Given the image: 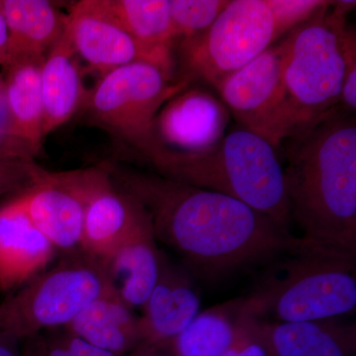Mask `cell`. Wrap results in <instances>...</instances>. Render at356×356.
Instances as JSON below:
<instances>
[{
  "instance_id": "24",
  "label": "cell",
  "mask_w": 356,
  "mask_h": 356,
  "mask_svg": "<svg viewBox=\"0 0 356 356\" xmlns=\"http://www.w3.org/2000/svg\"><path fill=\"white\" fill-rule=\"evenodd\" d=\"M229 0H170V11L178 42L205 32ZM177 42V43H178Z\"/></svg>"
},
{
  "instance_id": "32",
  "label": "cell",
  "mask_w": 356,
  "mask_h": 356,
  "mask_svg": "<svg viewBox=\"0 0 356 356\" xmlns=\"http://www.w3.org/2000/svg\"><path fill=\"white\" fill-rule=\"evenodd\" d=\"M161 348H152V346H140L135 350L124 356H168L163 355Z\"/></svg>"
},
{
  "instance_id": "21",
  "label": "cell",
  "mask_w": 356,
  "mask_h": 356,
  "mask_svg": "<svg viewBox=\"0 0 356 356\" xmlns=\"http://www.w3.org/2000/svg\"><path fill=\"white\" fill-rule=\"evenodd\" d=\"M44 57H19L6 65V102L9 131L36 151L43 134L41 67Z\"/></svg>"
},
{
  "instance_id": "30",
  "label": "cell",
  "mask_w": 356,
  "mask_h": 356,
  "mask_svg": "<svg viewBox=\"0 0 356 356\" xmlns=\"http://www.w3.org/2000/svg\"><path fill=\"white\" fill-rule=\"evenodd\" d=\"M10 60V40L3 14L0 11V65L6 67Z\"/></svg>"
},
{
  "instance_id": "11",
  "label": "cell",
  "mask_w": 356,
  "mask_h": 356,
  "mask_svg": "<svg viewBox=\"0 0 356 356\" xmlns=\"http://www.w3.org/2000/svg\"><path fill=\"white\" fill-rule=\"evenodd\" d=\"M84 207L81 250L104 261L129 236L151 222L138 199L121 188L111 175V166L60 172Z\"/></svg>"
},
{
  "instance_id": "23",
  "label": "cell",
  "mask_w": 356,
  "mask_h": 356,
  "mask_svg": "<svg viewBox=\"0 0 356 356\" xmlns=\"http://www.w3.org/2000/svg\"><path fill=\"white\" fill-rule=\"evenodd\" d=\"M110 13L140 44L156 50L173 51L178 39L170 0H104Z\"/></svg>"
},
{
  "instance_id": "3",
  "label": "cell",
  "mask_w": 356,
  "mask_h": 356,
  "mask_svg": "<svg viewBox=\"0 0 356 356\" xmlns=\"http://www.w3.org/2000/svg\"><path fill=\"white\" fill-rule=\"evenodd\" d=\"M356 254L313 245L264 267L247 298L264 320H327L356 309Z\"/></svg>"
},
{
  "instance_id": "8",
  "label": "cell",
  "mask_w": 356,
  "mask_h": 356,
  "mask_svg": "<svg viewBox=\"0 0 356 356\" xmlns=\"http://www.w3.org/2000/svg\"><path fill=\"white\" fill-rule=\"evenodd\" d=\"M187 86L158 65L132 63L100 76L83 107L89 122L113 134L147 159L154 149L156 115Z\"/></svg>"
},
{
  "instance_id": "14",
  "label": "cell",
  "mask_w": 356,
  "mask_h": 356,
  "mask_svg": "<svg viewBox=\"0 0 356 356\" xmlns=\"http://www.w3.org/2000/svg\"><path fill=\"white\" fill-rule=\"evenodd\" d=\"M19 197L30 220L63 254L81 250L84 207L60 172L40 170L34 184Z\"/></svg>"
},
{
  "instance_id": "13",
  "label": "cell",
  "mask_w": 356,
  "mask_h": 356,
  "mask_svg": "<svg viewBox=\"0 0 356 356\" xmlns=\"http://www.w3.org/2000/svg\"><path fill=\"white\" fill-rule=\"evenodd\" d=\"M200 307L194 276L161 250L158 280L140 316L143 346H168L198 315Z\"/></svg>"
},
{
  "instance_id": "7",
  "label": "cell",
  "mask_w": 356,
  "mask_h": 356,
  "mask_svg": "<svg viewBox=\"0 0 356 356\" xmlns=\"http://www.w3.org/2000/svg\"><path fill=\"white\" fill-rule=\"evenodd\" d=\"M276 42L266 0H229L205 32L178 42L177 81L214 90Z\"/></svg>"
},
{
  "instance_id": "5",
  "label": "cell",
  "mask_w": 356,
  "mask_h": 356,
  "mask_svg": "<svg viewBox=\"0 0 356 356\" xmlns=\"http://www.w3.org/2000/svg\"><path fill=\"white\" fill-rule=\"evenodd\" d=\"M346 27V18L332 13L327 1L287 35L283 84L288 139L313 127L339 106Z\"/></svg>"
},
{
  "instance_id": "15",
  "label": "cell",
  "mask_w": 356,
  "mask_h": 356,
  "mask_svg": "<svg viewBox=\"0 0 356 356\" xmlns=\"http://www.w3.org/2000/svg\"><path fill=\"white\" fill-rule=\"evenodd\" d=\"M57 250L35 227L19 196L0 208V290L14 292L53 261Z\"/></svg>"
},
{
  "instance_id": "4",
  "label": "cell",
  "mask_w": 356,
  "mask_h": 356,
  "mask_svg": "<svg viewBox=\"0 0 356 356\" xmlns=\"http://www.w3.org/2000/svg\"><path fill=\"white\" fill-rule=\"evenodd\" d=\"M156 173L226 194L289 229V200L277 149L248 129L238 125L208 153L165 161Z\"/></svg>"
},
{
  "instance_id": "19",
  "label": "cell",
  "mask_w": 356,
  "mask_h": 356,
  "mask_svg": "<svg viewBox=\"0 0 356 356\" xmlns=\"http://www.w3.org/2000/svg\"><path fill=\"white\" fill-rule=\"evenodd\" d=\"M264 321L274 356L355 355V324L339 318L292 323Z\"/></svg>"
},
{
  "instance_id": "16",
  "label": "cell",
  "mask_w": 356,
  "mask_h": 356,
  "mask_svg": "<svg viewBox=\"0 0 356 356\" xmlns=\"http://www.w3.org/2000/svg\"><path fill=\"white\" fill-rule=\"evenodd\" d=\"M161 250L152 222L137 229L102 261L109 286L131 309H142L153 291Z\"/></svg>"
},
{
  "instance_id": "26",
  "label": "cell",
  "mask_w": 356,
  "mask_h": 356,
  "mask_svg": "<svg viewBox=\"0 0 356 356\" xmlns=\"http://www.w3.org/2000/svg\"><path fill=\"white\" fill-rule=\"evenodd\" d=\"M273 14L276 40L311 19L327 3L325 0H266Z\"/></svg>"
},
{
  "instance_id": "28",
  "label": "cell",
  "mask_w": 356,
  "mask_h": 356,
  "mask_svg": "<svg viewBox=\"0 0 356 356\" xmlns=\"http://www.w3.org/2000/svg\"><path fill=\"white\" fill-rule=\"evenodd\" d=\"M62 329L48 330L23 339L20 341L22 356H72Z\"/></svg>"
},
{
  "instance_id": "31",
  "label": "cell",
  "mask_w": 356,
  "mask_h": 356,
  "mask_svg": "<svg viewBox=\"0 0 356 356\" xmlns=\"http://www.w3.org/2000/svg\"><path fill=\"white\" fill-rule=\"evenodd\" d=\"M19 341L0 334V356H22Z\"/></svg>"
},
{
  "instance_id": "1",
  "label": "cell",
  "mask_w": 356,
  "mask_h": 356,
  "mask_svg": "<svg viewBox=\"0 0 356 356\" xmlns=\"http://www.w3.org/2000/svg\"><path fill=\"white\" fill-rule=\"evenodd\" d=\"M111 175L147 211L156 242L203 282H221L316 245L226 194L156 172L111 168Z\"/></svg>"
},
{
  "instance_id": "6",
  "label": "cell",
  "mask_w": 356,
  "mask_h": 356,
  "mask_svg": "<svg viewBox=\"0 0 356 356\" xmlns=\"http://www.w3.org/2000/svg\"><path fill=\"white\" fill-rule=\"evenodd\" d=\"M108 289L102 261L83 250L64 254L0 304V334L20 343L39 332L67 327Z\"/></svg>"
},
{
  "instance_id": "25",
  "label": "cell",
  "mask_w": 356,
  "mask_h": 356,
  "mask_svg": "<svg viewBox=\"0 0 356 356\" xmlns=\"http://www.w3.org/2000/svg\"><path fill=\"white\" fill-rule=\"evenodd\" d=\"M222 356H274L266 331V321L250 309L248 300L238 334Z\"/></svg>"
},
{
  "instance_id": "17",
  "label": "cell",
  "mask_w": 356,
  "mask_h": 356,
  "mask_svg": "<svg viewBox=\"0 0 356 356\" xmlns=\"http://www.w3.org/2000/svg\"><path fill=\"white\" fill-rule=\"evenodd\" d=\"M41 95L44 137L70 121L88 97L81 60L65 31L44 58Z\"/></svg>"
},
{
  "instance_id": "2",
  "label": "cell",
  "mask_w": 356,
  "mask_h": 356,
  "mask_svg": "<svg viewBox=\"0 0 356 356\" xmlns=\"http://www.w3.org/2000/svg\"><path fill=\"white\" fill-rule=\"evenodd\" d=\"M284 143L291 222L309 242L356 254L355 113L337 106Z\"/></svg>"
},
{
  "instance_id": "20",
  "label": "cell",
  "mask_w": 356,
  "mask_h": 356,
  "mask_svg": "<svg viewBox=\"0 0 356 356\" xmlns=\"http://www.w3.org/2000/svg\"><path fill=\"white\" fill-rule=\"evenodd\" d=\"M0 11L10 40L9 63L19 57H46L67 27V15L46 0H0Z\"/></svg>"
},
{
  "instance_id": "27",
  "label": "cell",
  "mask_w": 356,
  "mask_h": 356,
  "mask_svg": "<svg viewBox=\"0 0 356 356\" xmlns=\"http://www.w3.org/2000/svg\"><path fill=\"white\" fill-rule=\"evenodd\" d=\"M344 76L339 106L355 113L356 110V36L355 30L346 27L343 35Z\"/></svg>"
},
{
  "instance_id": "33",
  "label": "cell",
  "mask_w": 356,
  "mask_h": 356,
  "mask_svg": "<svg viewBox=\"0 0 356 356\" xmlns=\"http://www.w3.org/2000/svg\"><path fill=\"white\" fill-rule=\"evenodd\" d=\"M4 185H2L1 184H0V188H1V187H3Z\"/></svg>"
},
{
  "instance_id": "12",
  "label": "cell",
  "mask_w": 356,
  "mask_h": 356,
  "mask_svg": "<svg viewBox=\"0 0 356 356\" xmlns=\"http://www.w3.org/2000/svg\"><path fill=\"white\" fill-rule=\"evenodd\" d=\"M65 32L79 60L100 76L122 65L146 62L177 79L175 51L140 44L115 19L104 0H83L74 4L67 15Z\"/></svg>"
},
{
  "instance_id": "22",
  "label": "cell",
  "mask_w": 356,
  "mask_h": 356,
  "mask_svg": "<svg viewBox=\"0 0 356 356\" xmlns=\"http://www.w3.org/2000/svg\"><path fill=\"white\" fill-rule=\"evenodd\" d=\"M247 309L245 297L199 312L168 344L172 356H222L235 341Z\"/></svg>"
},
{
  "instance_id": "18",
  "label": "cell",
  "mask_w": 356,
  "mask_h": 356,
  "mask_svg": "<svg viewBox=\"0 0 356 356\" xmlns=\"http://www.w3.org/2000/svg\"><path fill=\"white\" fill-rule=\"evenodd\" d=\"M65 327L88 343L118 356L128 355L143 346L140 316L111 288Z\"/></svg>"
},
{
  "instance_id": "9",
  "label": "cell",
  "mask_w": 356,
  "mask_h": 356,
  "mask_svg": "<svg viewBox=\"0 0 356 356\" xmlns=\"http://www.w3.org/2000/svg\"><path fill=\"white\" fill-rule=\"evenodd\" d=\"M287 46L285 36L214 88L238 126L261 136L277 149L288 139L283 84Z\"/></svg>"
},
{
  "instance_id": "29",
  "label": "cell",
  "mask_w": 356,
  "mask_h": 356,
  "mask_svg": "<svg viewBox=\"0 0 356 356\" xmlns=\"http://www.w3.org/2000/svg\"><path fill=\"white\" fill-rule=\"evenodd\" d=\"M63 337L72 356H118L88 343L81 337L63 327Z\"/></svg>"
},
{
  "instance_id": "10",
  "label": "cell",
  "mask_w": 356,
  "mask_h": 356,
  "mask_svg": "<svg viewBox=\"0 0 356 356\" xmlns=\"http://www.w3.org/2000/svg\"><path fill=\"white\" fill-rule=\"evenodd\" d=\"M231 114L213 89L189 84L161 107L154 123V168L208 153L226 136Z\"/></svg>"
}]
</instances>
